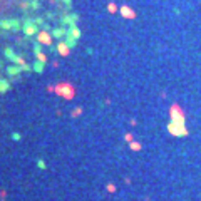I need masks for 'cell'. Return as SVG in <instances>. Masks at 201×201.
Segmentation results:
<instances>
[{
    "label": "cell",
    "mask_w": 201,
    "mask_h": 201,
    "mask_svg": "<svg viewBox=\"0 0 201 201\" xmlns=\"http://www.w3.org/2000/svg\"><path fill=\"white\" fill-rule=\"evenodd\" d=\"M10 4V0H0V10H5Z\"/></svg>",
    "instance_id": "6da1fadb"
}]
</instances>
